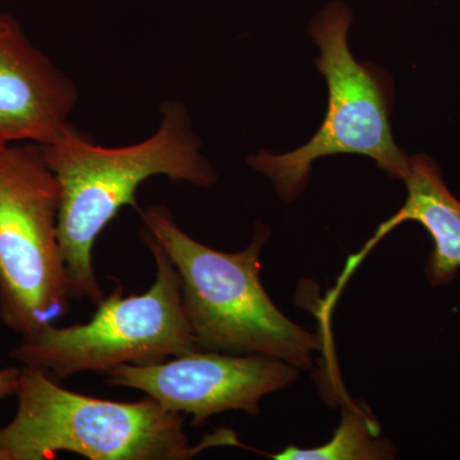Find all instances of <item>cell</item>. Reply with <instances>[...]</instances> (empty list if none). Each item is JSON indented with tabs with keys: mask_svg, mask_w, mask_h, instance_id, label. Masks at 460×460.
Here are the masks:
<instances>
[{
	"mask_svg": "<svg viewBox=\"0 0 460 460\" xmlns=\"http://www.w3.org/2000/svg\"><path fill=\"white\" fill-rule=\"evenodd\" d=\"M141 237L156 265L155 281L146 292L126 296L117 284L96 304L90 321L48 326L22 339L9 357L60 381L81 372L107 374L118 366L151 365L201 349L184 313L177 269L155 239L145 230Z\"/></svg>",
	"mask_w": 460,
	"mask_h": 460,
	"instance_id": "obj_4",
	"label": "cell"
},
{
	"mask_svg": "<svg viewBox=\"0 0 460 460\" xmlns=\"http://www.w3.org/2000/svg\"><path fill=\"white\" fill-rule=\"evenodd\" d=\"M199 147L180 102L163 105L159 129L138 144L99 146L72 126L59 140L41 146L59 184L58 238L72 298L96 305L104 296L93 269V247L123 206L140 210L136 192L144 181L165 175L199 187L214 183L217 175Z\"/></svg>",
	"mask_w": 460,
	"mask_h": 460,
	"instance_id": "obj_1",
	"label": "cell"
},
{
	"mask_svg": "<svg viewBox=\"0 0 460 460\" xmlns=\"http://www.w3.org/2000/svg\"><path fill=\"white\" fill-rule=\"evenodd\" d=\"M407 201L401 210L378 226L371 244L404 222H417L432 241L428 277L434 286L450 283L460 268V201L454 198L441 172L425 155L411 157L407 175Z\"/></svg>",
	"mask_w": 460,
	"mask_h": 460,
	"instance_id": "obj_9",
	"label": "cell"
},
{
	"mask_svg": "<svg viewBox=\"0 0 460 460\" xmlns=\"http://www.w3.org/2000/svg\"><path fill=\"white\" fill-rule=\"evenodd\" d=\"M392 445L378 436L376 423L356 405L345 407L341 425L328 443L313 449L288 447L272 454L275 460H377L392 459Z\"/></svg>",
	"mask_w": 460,
	"mask_h": 460,
	"instance_id": "obj_10",
	"label": "cell"
},
{
	"mask_svg": "<svg viewBox=\"0 0 460 460\" xmlns=\"http://www.w3.org/2000/svg\"><path fill=\"white\" fill-rule=\"evenodd\" d=\"M145 232L177 269L184 313L201 349L261 354L296 368L313 367L317 335L288 319L260 279V253L270 229L257 223L250 246L222 252L199 243L165 205L138 210Z\"/></svg>",
	"mask_w": 460,
	"mask_h": 460,
	"instance_id": "obj_2",
	"label": "cell"
},
{
	"mask_svg": "<svg viewBox=\"0 0 460 460\" xmlns=\"http://www.w3.org/2000/svg\"><path fill=\"white\" fill-rule=\"evenodd\" d=\"M20 383V368H0V399L16 395Z\"/></svg>",
	"mask_w": 460,
	"mask_h": 460,
	"instance_id": "obj_11",
	"label": "cell"
},
{
	"mask_svg": "<svg viewBox=\"0 0 460 460\" xmlns=\"http://www.w3.org/2000/svg\"><path fill=\"white\" fill-rule=\"evenodd\" d=\"M352 13L341 3L320 12L310 36L320 48L317 69L326 78L329 105L319 131L304 146L274 155L260 151L248 164L274 183L281 199L292 201L304 192L316 160L338 154L371 157L395 180H404L410 159L395 144L390 126L387 78L375 66L354 59L348 45Z\"/></svg>",
	"mask_w": 460,
	"mask_h": 460,
	"instance_id": "obj_6",
	"label": "cell"
},
{
	"mask_svg": "<svg viewBox=\"0 0 460 460\" xmlns=\"http://www.w3.org/2000/svg\"><path fill=\"white\" fill-rule=\"evenodd\" d=\"M17 411L0 426V450L7 460L53 459L57 453L90 460H186L204 449L192 447L186 416L150 396L137 402L93 398L66 390L39 368L20 367Z\"/></svg>",
	"mask_w": 460,
	"mask_h": 460,
	"instance_id": "obj_3",
	"label": "cell"
},
{
	"mask_svg": "<svg viewBox=\"0 0 460 460\" xmlns=\"http://www.w3.org/2000/svg\"><path fill=\"white\" fill-rule=\"evenodd\" d=\"M74 83L38 49L16 18L0 13V146L53 144L71 128Z\"/></svg>",
	"mask_w": 460,
	"mask_h": 460,
	"instance_id": "obj_8",
	"label": "cell"
},
{
	"mask_svg": "<svg viewBox=\"0 0 460 460\" xmlns=\"http://www.w3.org/2000/svg\"><path fill=\"white\" fill-rule=\"evenodd\" d=\"M105 375L108 385L138 390L166 410L192 417L195 428L226 411L259 416L263 396L298 377L296 367L272 357L213 350H195L151 365L118 366Z\"/></svg>",
	"mask_w": 460,
	"mask_h": 460,
	"instance_id": "obj_7",
	"label": "cell"
},
{
	"mask_svg": "<svg viewBox=\"0 0 460 460\" xmlns=\"http://www.w3.org/2000/svg\"><path fill=\"white\" fill-rule=\"evenodd\" d=\"M59 201L40 145L0 146V320L22 339L56 325L71 307Z\"/></svg>",
	"mask_w": 460,
	"mask_h": 460,
	"instance_id": "obj_5",
	"label": "cell"
},
{
	"mask_svg": "<svg viewBox=\"0 0 460 460\" xmlns=\"http://www.w3.org/2000/svg\"><path fill=\"white\" fill-rule=\"evenodd\" d=\"M0 460H7V456H5V454L0 450Z\"/></svg>",
	"mask_w": 460,
	"mask_h": 460,
	"instance_id": "obj_12",
	"label": "cell"
}]
</instances>
